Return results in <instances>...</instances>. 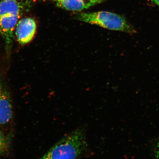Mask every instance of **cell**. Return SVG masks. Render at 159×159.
Masks as SVG:
<instances>
[{
  "instance_id": "cell-2",
  "label": "cell",
  "mask_w": 159,
  "mask_h": 159,
  "mask_svg": "<svg viewBox=\"0 0 159 159\" xmlns=\"http://www.w3.org/2000/svg\"><path fill=\"white\" fill-rule=\"evenodd\" d=\"M80 21L96 25L109 30L132 33L134 30L125 19L119 15L107 11L77 13L75 17Z\"/></svg>"
},
{
  "instance_id": "cell-3",
  "label": "cell",
  "mask_w": 159,
  "mask_h": 159,
  "mask_svg": "<svg viewBox=\"0 0 159 159\" xmlns=\"http://www.w3.org/2000/svg\"><path fill=\"white\" fill-rule=\"evenodd\" d=\"M21 6L16 0L0 2V34L9 49L12 43L13 32L20 16Z\"/></svg>"
},
{
  "instance_id": "cell-8",
  "label": "cell",
  "mask_w": 159,
  "mask_h": 159,
  "mask_svg": "<svg viewBox=\"0 0 159 159\" xmlns=\"http://www.w3.org/2000/svg\"><path fill=\"white\" fill-rule=\"evenodd\" d=\"M159 7V0H148Z\"/></svg>"
},
{
  "instance_id": "cell-6",
  "label": "cell",
  "mask_w": 159,
  "mask_h": 159,
  "mask_svg": "<svg viewBox=\"0 0 159 159\" xmlns=\"http://www.w3.org/2000/svg\"><path fill=\"white\" fill-rule=\"evenodd\" d=\"M107 0H54L57 6L72 11H79L103 2Z\"/></svg>"
},
{
  "instance_id": "cell-4",
  "label": "cell",
  "mask_w": 159,
  "mask_h": 159,
  "mask_svg": "<svg viewBox=\"0 0 159 159\" xmlns=\"http://www.w3.org/2000/svg\"><path fill=\"white\" fill-rule=\"evenodd\" d=\"M36 22L30 17L24 18L19 20L15 28L16 37L21 45L31 42L36 33Z\"/></svg>"
},
{
  "instance_id": "cell-1",
  "label": "cell",
  "mask_w": 159,
  "mask_h": 159,
  "mask_svg": "<svg viewBox=\"0 0 159 159\" xmlns=\"http://www.w3.org/2000/svg\"><path fill=\"white\" fill-rule=\"evenodd\" d=\"M87 148L85 131L77 129L65 136L39 159H77Z\"/></svg>"
},
{
  "instance_id": "cell-7",
  "label": "cell",
  "mask_w": 159,
  "mask_h": 159,
  "mask_svg": "<svg viewBox=\"0 0 159 159\" xmlns=\"http://www.w3.org/2000/svg\"><path fill=\"white\" fill-rule=\"evenodd\" d=\"M9 142L8 138L0 131V156L2 155L9 148Z\"/></svg>"
},
{
  "instance_id": "cell-5",
  "label": "cell",
  "mask_w": 159,
  "mask_h": 159,
  "mask_svg": "<svg viewBox=\"0 0 159 159\" xmlns=\"http://www.w3.org/2000/svg\"><path fill=\"white\" fill-rule=\"evenodd\" d=\"M12 117V107L9 92L0 79V125L10 122Z\"/></svg>"
},
{
  "instance_id": "cell-9",
  "label": "cell",
  "mask_w": 159,
  "mask_h": 159,
  "mask_svg": "<svg viewBox=\"0 0 159 159\" xmlns=\"http://www.w3.org/2000/svg\"><path fill=\"white\" fill-rule=\"evenodd\" d=\"M157 159H159V143L157 146Z\"/></svg>"
}]
</instances>
